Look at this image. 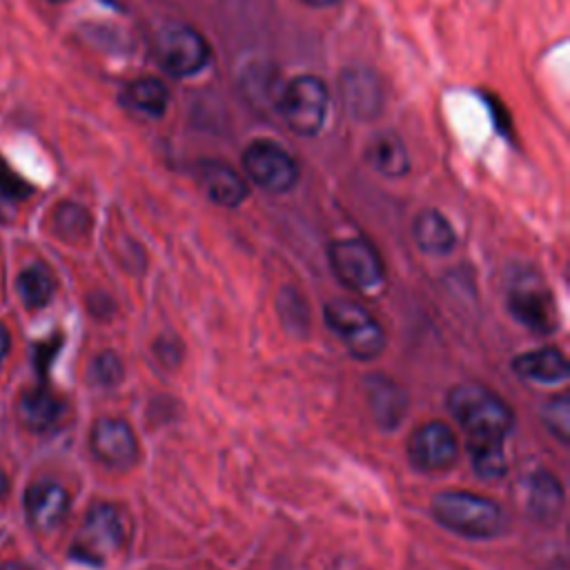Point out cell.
<instances>
[{"instance_id": "cell-1", "label": "cell", "mask_w": 570, "mask_h": 570, "mask_svg": "<svg viewBox=\"0 0 570 570\" xmlns=\"http://www.w3.org/2000/svg\"><path fill=\"white\" fill-rule=\"evenodd\" d=\"M445 403L468 436L505 439L514 430L512 407L481 383H459L450 387Z\"/></svg>"}, {"instance_id": "cell-2", "label": "cell", "mask_w": 570, "mask_h": 570, "mask_svg": "<svg viewBox=\"0 0 570 570\" xmlns=\"http://www.w3.org/2000/svg\"><path fill=\"white\" fill-rule=\"evenodd\" d=\"M432 514L443 528L470 539H492L505 525L503 508L494 499L468 490L434 494Z\"/></svg>"}, {"instance_id": "cell-3", "label": "cell", "mask_w": 570, "mask_h": 570, "mask_svg": "<svg viewBox=\"0 0 570 570\" xmlns=\"http://www.w3.org/2000/svg\"><path fill=\"white\" fill-rule=\"evenodd\" d=\"M508 309L530 332L552 334L559 327V307L552 289L530 267H519L508 278Z\"/></svg>"}, {"instance_id": "cell-4", "label": "cell", "mask_w": 570, "mask_h": 570, "mask_svg": "<svg viewBox=\"0 0 570 570\" xmlns=\"http://www.w3.org/2000/svg\"><path fill=\"white\" fill-rule=\"evenodd\" d=\"M323 316L332 334L343 341L350 356L374 361L385 350V332L363 305L347 298H334L325 305Z\"/></svg>"}, {"instance_id": "cell-5", "label": "cell", "mask_w": 570, "mask_h": 570, "mask_svg": "<svg viewBox=\"0 0 570 570\" xmlns=\"http://www.w3.org/2000/svg\"><path fill=\"white\" fill-rule=\"evenodd\" d=\"M278 114L298 136H316L330 111V89L312 73L292 78L278 94Z\"/></svg>"}, {"instance_id": "cell-6", "label": "cell", "mask_w": 570, "mask_h": 570, "mask_svg": "<svg viewBox=\"0 0 570 570\" xmlns=\"http://www.w3.org/2000/svg\"><path fill=\"white\" fill-rule=\"evenodd\" d=\"M334 276L352 292L374 296L385 285V267L379 252L365 238H341L327 247Z\"/></svg>"}, {"instance_id": "cell-7", "label": "cell", "mask_w": 570, "mask_h": 570, "mask_svg": "<svg viewBox=\"0 0 570 570\" xmlns=\"http://www.w3.org/2000/svg\"><path fill=\"white\" fill-rule=\"evenodd\" d=\"M156 62L174 78H189L209 65L212 49L200 31L183 22H169L154 36Z\"/></svg>"}, {"instance_id": "cell-8", "label": "cell", "mask_w": 570, "mask_h": 570, "mask_svg": "<svg viewBox=\"0 0 570 570\" xmlns=\"http://www.w3.org/2000/svg\"><path fill=\"white\" fill-rule=\"evenodd\" d=\"M125 539L127 530L120 510L109 503H100L87 512L78 539L71 548V557L82 563L102 566L109 554L125 546Z\"/></svg>"}, {"instance_id": "cell-9", "label": "cell", "mask_w": 570, "mask_h": 570, "mask_svg": "<svg viewBox=\"0 0 570 570\" xmlns=\"http://www.w3.org/2000/svg\"><path fill=\"white\" fill-rule=\"evenodd\" d=\"M243 169L254 185L272 194H285L296 187L301 167L294 156L274 140H254L243 151Z\"/></svg>"}, {"instance_id": "cell-10", "label": "cell", "mask_w": 570, "mask_h": 570, "mask_svg": "<svg viewBox=\"0 0 570 570\" xmlns=\"http://www.w3.org/2000/svg\"><path fill=\"white\" fill-rule=\"evenodd\" d=\"M456 436L443 421H428L419 425L407 439V461L419 472L450 470L456 463Z\"/></svg>"}, {"instance_id": "cell-11", "label": "cell", "mask_w": 570, "mask_h": 570, "mask_svg": "<svg viewBox=\"0 0 570 570\" xmlns=\"http://www.w3.org/2000/svg\"><path fill=\"white\" fill-rule=\"evenodd\" d=\"M89 445L94 456L111 470H129L138 461V441L122 419H98L91 428Z\"/></svg>"}, {"instance_id": "cell-12", "label": "cell", "mask_w": 570, "mask_h": 570, "mask_svg": "<svg viewBox=\"0 0 570 570\" xmlns=\"http://www.w3.org/2000/svg\"><path fill=\"white\" fill-rule=\"evenodd\" d=\"M365 396L376 425H381L383 430H394L403 423L410 401L407 392L396 381L385 374H367Z\"/></svg>"}, {"instance_id": "cell-13", "label": "cell", "mask_w": 570, "mask_h": 570, "mask_svg": "<svg viewBox=\"0 0 570 570\" xmlns=\"http://www.w3.org/2000/svg\"><path fill=\"white\" fill-rule=\"evenodd\" d=\"M194 176L207 198L220 207H238L249 194L247 183L232 167L218 160L198 163Z\"/></svg>"}, {"instance_id": "cell-14", "label": "cell", "mask_w": 570, "mask_h": 570, "mask_svg": "<svg viewBox=\"0 0 570 570\" xmlns=\"http://www.w3.org/2000/svg\"><path fill=\"white\" fill-rule=\"evenodd\" d=\"M563 485L552 472L537 470L525 479V510L532 521L541 525L554 523L563 510Z\"/></svg>"}, {"instance_id": "cell-15", "label": "cell", "mask_w": 570, "mask_h": 570, "mask_svg": "<svg viewBox=\"0 0 570 570\" xmlns=\"http://www.w3.org/2000/svg\"><path fill=\"white\" fill-rule=\"evenodd\" d=\"M27 519L36 530H53L69 510V494L53 481L33 483L24 494Z\"/></svg>"}, {"instance_id": "cell-16", "label": "cell", "mask_w": 570, "mask_h": 570, "mask_svg": "<svg viewBox=\"0 0 570 570\" xmlns=\"http://www.w3.org/2000/svg\"><path fill=\"white\" fill-rule=\"evenodd\" d=\"M341 98L354 118H374L383 105V91L372 71L350 69L341 76Z\"/></svg>"}, {"instance_id": "cell-17", "label": "cell", "mask_w": 570, "mask_h": 570, "mask_svg": "<svg viewBox=\"0 0 570 570\" xmlns=\"http://www.w3.org/2000/svg\"><path fill=\"white\" fill-rule=\"evenodd\" d=\"M510 365H512V372L519 374L521 379L537 381L541 385L563 383L570 376L568 358L557 347H541V350L523 352V354L514 356Z\"/></svg>"}, {"instance_id": "cell-18", "label": "cell", "mask_w": 570, "mask_h": 570, "mask_svg": "<svg viewBox=\"0 0 570 570\" xmlns=\"http://www.w3.org/2000/svg\"><path fill=\"white\" fill-rule=\"evenodd\" d=\"M367 165L385 178H403L410 171V156L394 131H379L365 147Z\"/></svg>"}, {"instance_id": "cell-19", "label": "cell", "mask_w": 570, "mask_h": 570, "mask_svg": "<svg viewBox=\"0 0 570 570\" xmlns=\"http://www.w3.org/2000/svg\"><path fill=\"white\" fill-rule=\"evenodd\" d=\"M412 236L421 252L445 256L456 245V234L448 218L436 209H423L412 225Z\"/></svg>"}, {"instance_id": "cell-20", "label": "cell", "mask_w": 570, "mask_h": 570, "mask_svg": "<svg viewBox=\"0 0 570 570\" xmlns=\"http://www.w3.org/2000/svg\"><path fill=\"white\" fill-rule=\"evenodd\" d=\"M120 102H122L125 109H129L134 114H140V116H147V118H160L167 109L169 91L158 78L145 76V78L131 80L122 89Z\"/></svg>"}, {"instance_id": "cell-21", "label": "cell", "mask_w": 570, "mask_h": 570, "mask_svg": "<svg viewBox=\"0 0 570 570\" xmlns=\"http://www.w3.org/2000/svg\"><path fill=\"white\" fill-rule=\"evenodd\" d=\"M60 412H62V403L47 387L29 390L27 394H22L18 403L20 421L33 432H45L53 428L56 421L60 419Z\"/></svg>"}, {"instance_id": "cell-22", "label": "cell", "mask_w": 570, "mask_h": 570, "mask_svg": "<svg viewBox=\"0 0 570 570\" xmlns=\"http://www.w3.org/2000/svg\"><path fill=\"white\" fill-rule=\"evenodd\" d=\"M503 441L497 436H468V452L474 472L481 479L494 481L501 479L508 470L505 452H503Z\"/></svg>"}, {"instance_id": "cell-23", "label": "cell", "mask_w": 570, "mask_h": 570, "mask_svg": "<svg viewBox=\"0 0 570 570\" xmlns=\"http://www.w3.org/2000/svg\"><path fill=\"white\" fill-rule=\"evenodd\" d=\"M53 276L42 263H33L18 276V292L29 309L45 307L53 294Z\"/></svg>"}, {"instance_id": "cell-24", "label": "cell", "mask_w": 570, "mask_h": 570, "mask_svg": "<svg viewBox=\"0 0 570 570\" xmlns=\"http://www.w3.org/2000/svg\"><path fill=\"white\" fill-rule=\"evenodd\" d=\"M31 187L0 158V223L13 218L18 203L29 198Z\"/></svg>"}, {"instance_id": "cell-25", "label": "cell", "mask_w": 570, "mask_h": 570, "mask_svg": "<svg viewBox=\"0 0 570 570\" xmlns=\"http://www.w3.org/2000/svg\"><path fill=\"white\" fill-rule=\"evenodd\" d=\"M276 309H278L281 323L287 332H294L298 336H303L307 332L309 312H307V305H305V301L301 298V294L296 289H292V287L281 289L278 298H276Z\"/></svg>"}, {"instance_id": "cell-26", "label": "cell", "mask_w": 570, "mask_h": 570, "mask_svg": "<svg viewBox=\"0 0 570 570\" xmlns=\"http://www.w3.org/2000/svg\"><path fill=\"white\" fill-rule=\"evenodd\" d=\"M53 225H56L58 236H62L67 240H78L89 232L91 218L85 207H80L76 203H62L53 214Z\"/></svg>"}, {"instance_id": "cell-27", "label": "cell", "mask_w": 570, "mask_h": 570, "mask_svg": "<svg viewBox=\"0 0 570 570\" xmlns=\"http://www.w3.org/2000/svg\"><path fill=\"white\" fill-rule=\"evenodd\" d=\"M541 421L554 439H559L561 443H568V439H570V401H568V396L566 394L552 396L541 410Z\"/></svg>"}, {"instance_id": "cell-28", "label": "cell", "mask_w": 570, "mask_h": 570, "mask_svg": "<svg viewBox=\"0 0 570 570\" xmlns=\"http://www.w3.org/2000/svg\"><path fill=\"white\" fill-rule=\"evenodd\" d=\"M89 376L98 385H107V387L118 385L122 379V363L114 352H102L91 361Z\"/></svg>"}, {"instance_id": "cell-29", "label": "cell", "mask_w": 570, "mask_h": 570, "mask_svg": "<svg viewBox=\"0 0 570 570\" xmlns=\"http://www.w3.org/2000/svg\"><path fill=\"white\" fill-rule=\"evenodd\" d=\"M178 347H180V345H178V341H176V338H165V336H163V338L156 343V354L160 356V361H163V363H165V356H167V354H171L174 363H178V361H180Z\"/></svg>"}, {"instance_id": "cell-30", "label": "cell", "mask_w": 570, "mask_h": 570, "mask_svg": "<svg viewBox=\"0 0 570 570\" xmlns=\"http://www.w3.org/2000/svg\"><path fill=\"white\" fill-rule=\"evenodd\" d=\"M58 345H60L58 338H53V341L47 343V345H40V350H38V352H40V356H38V365H40V367H47V365H49V356L58 352Z\"/></svg>"}, {"instance_id": "cell-31", "label": "cell", "mask_w": 570, "mask_h": 570, "mask_svg": "<svg viewBox=\"0 0 570 570\" xmlns=\"http://www.w3.org/2000/svg\"><path fill=\"white\" fill-rule=\"evenodd\" d=\"M7 352H9V334H7L4 325H0V363L7 356Z\"/></svg>"}, {"instance_id": "cell-32", "label": "cell", "mask_w": 570, "mask_h": 570, "mask_svg": "<svg viewBox=\"0 0 570 570\" xmlns=\"http://www.w3.org/2000/svg\"><path fill=\"white\" fill-rule=\"evenodd\" d=\"M305 4H309V7H332V4H336L338 0H303Z\"/></svg>"}, {"instance_id": "cell-33", "label": "cell", "mask_w": 570, "mask_h": 570, "mask_svg": "<svg viewBox=\"0 0 570 570\" xmlns=\"http://www.w3.org/2000/svg\"><path fill=\"white\" fill-rule=\"evenodd\" d=\"M0 570H31V568L24 563H4Z\"/></svg>"}, {"instance_id": "cell-34", "label": "cell", "mask_w": 570, "mask_h": 570, "mask_svg": "<svg viewBox=\"0 0 570 570\" xmlns=\"http://www.w3.org/2000/svg\"><path fill=\"white\" fill-rule=\"evenodd\" d=\"M7 488H9V481H7V476H4V472L0 470V499L4 497V492H7Z\"/></svg>"}, {"instance_id": "cell-35", "label": "cell", "mask_w": 570, "mask_h": 570, "mask_svg": "<svg viewBox=\"0 0 570 570\" xmlns=\"http://www.w3.org/2000/svg\"><path fill=\"white\" fill-rule=\"evenodd\" d=\"M49 2H69V0H49Z\"/></svg>"}, {"instance_id": "cell-36", "label": "cell", "mask_w": 570, "mask_h": 570, "mask_svg": "<svg viewBox=\"0 0 570 570\" xmlns=\"http://www.w3.org/2000/svg\"><path fill=\"white\" fill-rule=\"evenodd\" d=\"M554 570V568H552ZM559 570H566V566H559Z\"/></svg>"}]
</instances>
